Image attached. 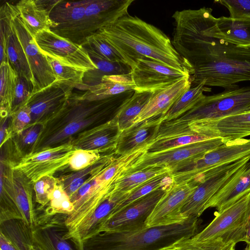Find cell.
Returning <instances> with one entry per match:
<instances>
[{"mask_svg":"<svg viewBox=\"0 0 250 250\" xmlns=\"http://www.w3.org/2000/svg\"><path fill=\"white\" fill-rule=\"evenodd\" d=\"M209 8L201 29L192 39L184 57L193 86H218L225 90L250 81V48L212 37L208 30Z\"/></svg>","mask_w":250,"mask_h":250,"instance_id":"6da1fadb","label":"cell"},{"mask_svg":"<svg viewBox=\"0 0 250 250\" xmlns=\"http://www.w3.org/2000/svg\"><path fill=\"white\" fill-rule=\"evenodd\" d=\"M97 33L131 69L139 60L149 58L174 68L188 69L170 39L160 29L136 16L128 14Z\"/></svg>","mask_w":250,"mask_h":250,"instance_id":"7a4b0ae2","label":"cell"},{"mask_svg":"<svg viewBox=\"0 0 250 250\" xmlns=\"http://www.w3.org/2000/svg\"><path fill=\"white\" fill-rule=\"evenodd\" d=\"M134 92V90H130L93 101L72 93L62 108L43 124L31 153L69 143L78 134L109 121Z\"/></svg>","mask_w":250,"mask_h":250,"instance_id":"3957f363","label":"cell"},{"mask_svg":"<svg viewBox=\"0 0 250 250\" xmlns=\"http://www.w3.org/2000/svg\"><path fill=\"white\" fill-rule=\"evenodd\" d=\"M199 220L146 227L126 231H102L83 241V250H160L191 238L198 232Z\"/></svg>","mask_w":250,"mask_h":250,"instance_id":"277c9868","label":"cell"},{"mask_svg":"<svg viewBox=\"0 0 250 250\" xmlns=\"http://www.w3.org/2000/svg\"><path fill=\"white\" fill-rule=\"evenodd\" d=\"M250 106V86L227 89L205 96L193 107L177 119L167 122L173 126H182L199 121H215L246 111Z\"/></svg>","mask_w":250,"mask_h":250,"instance_id":"5b68a950","label":"cell"},{"mask_svg":"<svg viewBox=\"0 0 250 250\" xmlns=\"http://www.w3.org/2000/svg\"><path fill=\"white\" fill-rule=\"evenodd\" d=\"M134 0H89L84 17L55 33L79 45L100 29L128 14Z\"/></svg>","mask_w":250,"mask_h":250,"instance_id":"8992f818","label":"cell"},{"mask_svg":"<svg viewBox=\"0 0 250 250\" xmlns=\"http://www.w3.org/2000/svg\"><path fill=\"white\" fill-rule=\"evenodd\" d=\"M249 157L250 139L229 140L200 157L177 165L170 175L173 184H184L217 167Z\"/></svg>","mask_w":250,"mask_h":250,"instance_id":"52a82bcc","label":"cell"},{"mask_svg":"<svg viewBox=\"0 0 250 250\" xmlns=\"http://www.w3.org/2000/svg\"><path fill=\"white\" fill-rule=\"evenodd\" d=\"M191 239L196 241L220 239L226 243L245 242L250 220V193L221 212Z\"/></svg>","mask_w":250,"mask_h":250,"instance_id":"ba28073f","label":"cell"},{"mask_svg":"<svg viewBox=\"0 0 250 250\" xmlns=\"http://www.w3.org/2000/svg\"><path fill=\"white\" fill-rule=\"evenodd\" d=\"M250 157L217 167L193 179L200 181L181 208L183 219L199 217L212 197L231 180L249 161Z\"/></svg>","mask_w":250,"mask_h":250,"instance_id":"9c48e42d","label":"cell"},{"mask_svg":"<svg viewBox=\"0 0 250 250\" xmlns=\"http://www.w3.org/2000/svg\"><path fill=\"white\" fill-rule=\"evenodd\" d=\"M75 150L70 143L47 148L26 155L11 167L23 173L34 184L42 177L53 176L67 167Z\"/></svg>","mask_w":250,"mask_h":250,"instance_id":"30bf717a","label":"cell"},{"mask_svg":"<svg viewBox=\"0 0 250 250\" xmlns=\"http://www.w3.org/2000/svg\"><path fill=\"white\" fill-rule=\"evenodd\" d=\"M66 216L43 213L37 217L32 229L34 245L41 250H83L82 241L69 236Z\"/></svg>","mask_w":250,"mask_h":250,"instance_id":"8fae6325","label":"cell"},{"mask_svg":"<svg viewBox=\"0 0 250 250\" xmlns=\"http://www.w3.org/2000/svg\"><path fill=\"white\" fill-rule=\"evenodd\" d=\"M40 51L45 56L60 62L85 70L96 68L88 52L80 45L58 35L51 30H44L34 37Z\"/></svg>","mask_w":250,"mask_h":250,"instance_id":"7c38bea8","label":"cell"},{"mask_svg":"<svg viewBox=\"0 0 250 250\" xmlns=\"http://www.w3.org/2000/svg\"><path fill=\"white\" fill-rule=\"evenodd\" d=\"M171 186L154 190L114 213L104 224L100 232L133 231L146 227L149 216Z\"/></svg>","mask_w":250,"mask_h":250,"instance_id":"4fadbf2b","label":"cell"},{"mask_svg":"<svg viewBox=\"0 0 250 250\" xmlns=\"http://www.w3.org/2000/svg\"><path fill=\"white\" fill-rule=\"evenodd\" d=\"M189 76L188 69L174 68L149 58L139 60L131 72L134 90L139 92L159 91Z\"/></svg>","mask_w":250,"mask_h":250,"instance_id":"5bb4252c","label":"cell"},{"mask_svg":"<svg viewBox=\"0 0 250 250\" xmlns=\"http://www.w3.org/2000/svg\"><path fill=\"white\" fill-rule=\"evenodd\" d=\"M225 142L221 138H212L159 152H146L126 174L155 166L167 167L171 170L177 165L200 157Z\"/></svg>","mask_w":250,"mask_h":250,"instance_id":"9a60e30c","label":"cell"},{"mask_svg":"<svg viewBox=\"0 0 250 250\" xmlns=\"http://www.w3.org/2000/svg\"><path fill=\"white\" fill-rule=\"evenodd\" d=\"M13 24L23 46L33 78V94L48 86L57 80L46 57L40 51L15 4Z\"/></svg>","mask_w":250,"mask_h":250,"instance_id":"2e32d148","label":"cell"},{"mask_svg":"<svg viewBox=\"0 0 250 250\" xmlns=\"http://www.w3.org/2000/svg\"><path fill=\"white\" fill-rule=\"evenodd\" d=\"M0 186L14 200L23 220L32 229L37 219L33 202L34 183L23 173L3 161H0Z\"/></svg>","mask_w":250,"mask_h":250,"instance_id":"e0dca14e","label":"cell"},{"mask_svg":"<svg viewBox=\"0 0 250 250\" xmlns=\"http://www.w3.org/2000/svg\"><path fill=\"white\" fill-rule=\"evenodd\" d=\"M184 126L192 133L225 142L244 138L250 135V111L218 120L192 122Z\"/></svg>","mask_w":250,"mask_h":250,"instance_id":"ac0fdd59","label":"cell"},{"mask_svg":"<svg viewBox=\"0 0 250 250\" xmlns=\"http://www.w3.org/2000/svg\"><path fill=\"white\" fill-rule=\"evenodd\" d=\"M74 88L64 82L57 81L33 93L27 102L31 116L30 124H44L64 106Z\"/></svg>","mask_w":250,"mask_h":250,"instance_id":"d6986e66","label":"cell"},{"mask_svg":"<svg viewBox=\"0 0 250 250\" xmlns=\"http://www.w3.org/2000/svg\"><path fill=\"white\" fill-rule=\"evenodd\" d=\"M197 185L193 181L173 185L158 201L146 221L147 227L166 225L181 222L180 210Z\"/></svg>","mask_w":250,"mask_h":250,"instance_id":"ffe728a7","label":"cell"},{"mask_svg":"<svg viewBox=\"0 0 250 250\" xmlns=\"http://www.w3.org/2000/svg\"><path fill=\"white\" fill-rule=\"evenodd\" d=\"M115 116L74 136L70 143L75 149L103 153L114 152L121 133Z\"/></svg>","mask_w":250,"mask_h":250,"instance_id":"44dd1931","label":"cell"},{"mask_svg":"<svg viewBox=\"0 0 250 250\" xmlns=\"http://www.w3.org/2000/svg\"><path fill=\"white\" fill-rule=\"evenodd\" d=\"M130 192L113 189L82 222L68 233L69 236L83 242L100 232L104 224Z\"/></svg>","mask_w":250,"mask_h":250,"instance_id":"7402d4cb","label":"cell"},{"mask_svg":"<svg viewBox=\"0 0 250 250\" xmlns=\"http://www.w3.org/2000/svg\"><path fill=\"white\" fill-rule=\"evenodd\" d=\"M14 4L6 2L0 7V29L5 33L8 62L19 76L31 81L33 78L23 46L13 24Z\"/></svg>","mask_w":250,"mask_h":250,"instance_id":"603a6c76","label":"cell"},{"mask_svg":"<svg viewBox=\"0 0 250 250\" xmlns=\"http://www.w3.org/2000/svg\"><path fill=\"white\" fill-rule=\"evenodd\" d=\"M163 115L157 116L132 125L120 134L115 155L120 156L152 144L157 139Z\"/></svg>","mask_w":250,"mask_h":250,"instance_id":"cb8c5ba5","label":"cell"},{"mask_svg":"<svg viewBox=\"0 0 250 250\" xmlns=\"http://www.w3.org/2000/svg\"><path fill=\"white\" fill-rule=\"evenodd\" d=\"M208 30L212 37L239 46L250 48V17L216 18L211 11L208 17Z\"/></svg>","mask_w":250,"mask_h":250,"instance_id":"d4e9b609","label":"cell"},{"mask_svg":"<svg viewBox=\"0 0 250 250\" xmlns=\"http://www.w3.org/2000/svg\"><path fill=\"white\" fill-rule=\"evenodd\" d=\"M191 86L189 76L166 88L154 92L148 103L135 119L133 125L154 117L164 115L173 104Z\"/></svg>","mask_w":250,"mask_h":250,"instance_id":"484cf974","label":"cell"},{"mask_svg":"<svg viewBox=\"0 0 250 250\" xmlns=\"http://www.w3.org/2000/svg\"><path fill=\"white\" fill-rule=\"evenodd\" d=\"M250 193V160L210 200L206 209L215 208L220 212Z\"/></svg>","mask_w":250,"mask_h":250,"instance_id":"4316f807","label":"cell"},{"mask_svg":"<svg viewBox=\"0 0 250 250\" xmlns=\"http://www.w3.org/2000/svg\"><path fill=\"white\" fill-rule=\"evenodd\" d=\"M53 2L21 0L15 4L25 26L34 38L40 31L51 30L53 26L49 16Z\"/></svg>","mask_w":250,"mask_h":250,"instance_id":"83f0119b","label":"cell"},{"mask_svg":"<svg viewBox=\"0 0 250 250\" xmlns=\"http://www.w3.org/2000/svg\"><path fill=\"white\" fill-rule=\"evenodd\" d=\"M88 52L96 68L86 71L83 78V90L100 83L104 76L126 75L131 74V68L124 62H111L104 59L90 49Z\"/></svg>","mask_w":250,"mask_h":250,"instance_id":"f1b7e54d","label":"cell"},{"mask_svg":"<svg viewBox=\"0 0 250 250\" xmlns=\"http://www.w3.org/2000/svg\"><path fill=\"white\" fill-rule=\"evenodd\" d=\"M87 3L88 0H54L49 14L54 24L51 30L56 33L81 21L84 16Z\"/></svg>","mask_w":250,"mask_h":250,"instance_id":"f546056e","label":"cell"},{"mask_svg":"<svg viewBox=\"0 0 250 250\" xmlns=\"http://www.w3.org/2000/svg\"><path fill=\"white\" fill-rule=\"evenodd\" d=\"M131 74L126 75L104 76L99 84L90 87L83 98L89 100H100L130 90H134Z\"/></svg>","mask_w":250,"mask_h":250,"instance_id":"4dcf8cb0","label":"cell"},{"mask_svg":"<svg viewBox=\"0 0 250 250\" xmlns=\"http://www.w3.org/2000/svg\"><path fill=\"white\" fill-rule=\"evenodd\" d=\"M0 233L19 250H30L34 246L32 229L22 219L0 223Z\"/></svg>","mask_w":250,"mask_h":250,"instance_id":"1f68e13d","label":"cell"},{"mask_svg":"<svg viewBox=\"0 0 250 250\" xmlns=\"http://www.w3.org/2000/svg\"><path fill=\"white\" fill-rule=\"evenodd\" d=\"M153 93V92L135 91L133 95L122 105L115 116L121 132L133 125L135 119L148 103Z\"/></svg>","mask_w":250,"mask_h":250,"instance_id":"d6a6232c","label":"cell"},{"mask_svg":"<svg viewBox=\"0 0 250 250\" xmlns=\"http://www.w3.org/2000/svg\"><path fill=\"white\" fill-rule=\"evenodd\" d=\"M171 169L165 167H150L126 174L115 183L114 190L130 192L139 186L163 174L171 172Z\"/></svg>","mask_w":250,"mask_h":250,"instance_id":"836d02e7","label":"cell"},{"mask_svg":"<svg viewBox=\"0 0 250 250\" xmlns=\"http://www.w3.org/2000/svg\"><path fill=\"white\" fill-rule=\"evenodd\" d=\"M18 76L9 62L0 63V118L5 117L11 113Z\"/></svg>","mask_w":250,"mask_h":250,"instance_id":"e575fe53","label":"cell"},{"mask_svg":"<svg viewBox=\"0 0 250 250\" xmlns=\"http://www.w3.org/2000/svg\"><path fill=\"white\" fill-rule=\"evenodd\" d=\"M211 88L204 83L191 87L185 92L163 115V122L175 120L193 107L205 95L204 92L210 91Z\"/></svg>","mask_w":250,"mask_h":250,"instance_id":"d590c367","label":"cell"},{"mask_svg":"<svg viewBox=\"0 0 250 250\" xmlns=\"http://www.w3.org/2000/svg\"><path fill=\"white\" fill-rule=\"evenodd\" d=\"M43 128V124H30L21 134L11 138L19 160L32 152Z\"/></svg>","mask_w":250,"mask_h":250,"instance_id":"8d00e7d4","label":"cell"},{"mask_svg":"<svg viewBox=\"0 0 250 250\" xmlns=\"http://www.w3.org/2000/svg\"><path fill=\"white\" fill-rule=\"evenodd\" d=\"M170 173L158 176L130 191L126 198L118 206L113 214L154 190L163 187L171 186L173 182Z\"/></svg>","mask_w":250,"mask_h":250,"instance_id":"74e56055","label":"cell"},{"mask_svg":"<svg viewBox=\"0 0 250 250\" xmlns=\"http://www.w3.org/2000/svg\"><path fill=\"white\" fill-rule=\"evenodd\" d=\"M57 81H63L74 88L83 90V78L86 70L64 64L46 56Z\"/></svg>","mask_w":250,"mask_h":250,"instance_id":"f35d334b","label":"cell"},{"mask_svg":"<svg viewBox=\"0 0 250 250\" xmlns=\"http://www.w3.org/2000/svg\"><path fill=\"white\" fill-rule=\"evenodd\" d=\"M73 210L74 206L70 198L64 190L57 178L55 188L49 196L48 206L44 213L49 215L57 214L69 215Z\"/></svg>","mask_w":250,"mask_h":250,"instance_id":"ab89813d","label":"cell"},{"mask_svg":"<svg viewBox=\"0 0 250 250\" xmlns=\"http://www.w3.org/2000/svg\"><path fill=\"white\" fill-rule=\"evenodd\" d=\"M82 46L107 61L124 62L119 53L98 33L88 37Z\"/></svg>","mask_w":250,"mask_h":250,"instance_id":"60d3db41","label":"cell"},{"mask_svg":"<svg viewBox=\"0 0 250 250\" xmlns=\"http://www.w3.org/2000/svg\"><path fill=\"white\" fill-rule=\"evenodd\" d=\"M99 160L94 165L83 169L57 178L63 189L70 198L78 190L91 176L98 165Z\"/></svg>","mask_w":250,"mask_h":250,"instance_id":"b9f144b4","label":"cell"},{"mask_svg":"<svg viewBox=\"0 0 250 250\" xmlns=\"http://www.w3.org/2000/svg\"><path fill=\"white\" fill-rule=\"evenodd\" d=\"M175 245L180 250H236V244L226 243L220 239L196 241L189 238Z\"/></svg>","mask_w":250,"mask_h":250,"instance_id":"7bdbcfd3","label":"cell"},{"mask_svg":"<svg viewBox=\"0 0 250 250\" xmlns=\"http://www.w3.org/2000/svg\"><path fill=\"white\" fill-rule=\"evenodd\" d=\"M102 155L95 151L76 149L70 158L67 167L74 171L82 170L95 164Z\"/></svg>","mask_w":250,"mask_h":250,"instance_id":"ee69618b","label":"cell"},{"mask_svg":"<svg viewBox=\"0 0 250 250\" xmlns=\"http://www.w3.org/2000/svg\"><path fill=\"white\" fill-rule=\"evenodd\" d=\"M57 182V178L54 176H46L34 184L36 201L42 208L48 204L50 195L54 190Z\"/></svg>","mask_w":250,"mask_h":250,"instance_id":"f6af8a7d","label":"cell"},{"mask_svg":"<svg viewBox=\"0 0 250 250\" xmlns=\"http://www.w3.org/2000/svg\"><path fill=\"white\" fill-rule=\"evenodd\" d=\"M0 223L11 219H22L14 200L3 187L0 186Z\"/></svg>","mask_w":250,"mask_h":250,"instance_id":"bcb514c9","label":"cell"},{"mask_svg":"<svg viewBox=\"0 0 250 250\" xmlns=\"http://www.w3.org/2000/svg\"><path fill=\"white\" fill-rule=\"evenodd\" d=\"M33 92L32 82L24 77L18 76L11 113L26 104Z\"/></svg>","mask_w":250,"mask_h":250,"instance_id":"7dc6e473","label":"cell"},{"mask_svg":"<svg viewBox=\"0 0 250 250\" xmlns=\"http://www.w3.org/2000/svg\"><path fill=\"white\" fill-rule=\"evenodd\" d=\"M10 115L12 118L11 128L12 137L21 134L31 124V112L27 103Z\"/></svg>","mask_w":250,"mask_h":250,"instance_id":"c3c4849f","label":"cell"},{"mask_svg":"<svg viewBox=\"0 0 250 250\" xmlns=\"http://www.w3.org/2000/svg\"><path fill=\"white\" fill-rule=\"evenodd\" d=\"M229 10L231 18L250 17V0H217Z\"/></svg>","mask_w":250,"mask_h":250,"instance_id":"681fc988","label":"cell"},{"mask_svg":"<svg viewBox=\"0 0 250 250\" xmlns=\"http://www.w3.org/2000/svg\"><path fill=\"white\" fill-rule=\"evenodd\" d=\"M11 119L10 114L5 117L0 118V146L12 137L11 128Z\"/></svg>","mask_w":250,"mask_h":250,"instance_id":"f907efd6","label":"cell"},{"mask_svg":"<svg viewBox=\"0 0 250 250\" xmlns=\"http://www.w3.org/2000/svg\"><path fill=\"white\" fill-rule=\"evenodd\" d=\"M0 250H19L0 233Z\"/></svg>","mask_w":250,"mask_h":250,"instance_id":"816d5d0a","label":"cell"},{"mask_svg":"<svg viewBox=\"0 0 250 250\" xmlns=\"http://www.w3.org/2000/svg\"><path fill=\"white\" fill-rule=\"evenodd\" d=\"M245 242L247 244L248 246L250 245V220L248 225L247 236Z\"/></svg>","mask_w":250,"mask_h":250,"instance_id":"f5cc1de1","label":"cell"},{"mask_svg":"<svg viewBox=\"0 0 250 250\" xmlns=\"http://www.w3.org/2000/svg\"><path fill=\"white\" fill-rule=\"evenodd\" d=\"M160 250H180V248L175 245H174L172 246L167 247Z\"/></svg>","mask_w":250,"mask_h":250,"instance_id":"db71d44e","label":"cell"},{"mask_svg":"<svg viewBox=\"0 0 250 250\" xmlns=\"http://www.w3.org/2000/svg\"><path fill=\"white\" fill-rule=\"evenodd\" d=\"M30 250H41V249H40L38 247H37L36 246L34 245L33 246V247H32V248H31Z\"/></svg>","mask_w":250,"mask_h":250,"instance_id":"11a10c76","label":"cell"},{"mask_svg":"<svg viewBox=\"0 0 250 250\" xmlns=\"http://www.w3.org/2000/svg\"><path fill=\"white\" fill-rule=\"evenodd\" d=\"M246 250H250V245L248 246Z\"/></svg>","mask_w":250,"mask_h":250,"instance_id":"9f6ffc18","label":"cell"},{"mask_svg":"<svg viewBox=\"0 0 250 250\" xmlns=\"http://www.w3.org/2000/svg\"><path fill=\"white\" fill-rule=\"evenodd\" d=\"M250 111V106L248 108L246 112Z\"/></svg>","mask_w":250,"mask_h":250,"instance_id":"6f0895ef","label":"cell"}]
</instances>
